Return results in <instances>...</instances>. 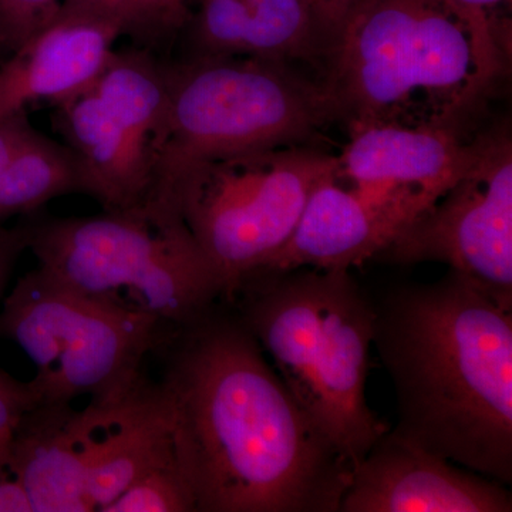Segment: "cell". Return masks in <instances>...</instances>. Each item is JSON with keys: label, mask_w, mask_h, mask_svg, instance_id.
<instances>
[{"label": "cell", "mask_w": 512, "mask_h": 512, "mask_svg": "<svg viewBox=\"0 0 512 512\" xmlns=\"http://www.w3.org/2000/svg\"><path fill=\"white\" fill-rule=\"evenodd\" d=\"M157 389L195 512H339L353 467L231 305L171 326Z\"/></svg>", "instance_id": "1"}, {"label": "cell", "mask_w": 512, "mask_h": 512, "mask_svg": "<svg viewBox=\"0 0 512 512\" xmlns=\"http://www.w3.org/2000/svg\"><path fill=\"white\" fill-rule=\"evenodd\" d=\"M396 392L397 434L512 483V312L464 276L393 289L373 332Z\"/></svg>", "instance_id": "2"}, {"label": "cell", "mask_w": 512, "mask_h": 512, "mask_svg": "<svg viewBox=\"0 0 512 512\" xmlns=\"http://www.w3.org/2000/svg\"><path fill=\"white\" fill-rule=\"evenodd\" d=\"M340 121L467 128L501 74L447 0H360L326 47Z\"/></svg>", "instance_id": "3"}, {"label": "cell", "mask_w": 512, "mask_h": 512, "mask_svg": "<svg viewBox=\"0 0 512 512\" xmlns=\"http://www.w3.org/2000/svg\"><path fill=\"white\" fill-rule=\"evenodd\" d=\"M229 305L316 429L355 468L387 427L366 402L375 303L349 271L254 272Z\"/></svg>", "instance_id": "4"}, {"label": "cell", "mask_w": 512, "mask_h": 512, "mask_svg": "<svg viewBox=\"0 0 512 512\" xmlns=\"http://www.w3.org/2000/svg\"><path fill=\"white\" fill-rule=\"evenodd\" d=\"M164 66L167 106L153 141V194L147 204L156 210L180 214L175 190L197 164L313 146L325 128L340 121L325 84L296 72L292 63L225 56L164 59Z\"/></svg>", "instance_id": "5"}, {"label": "cell", "mask_w": 512, "mask_h": 512, "mask_svg": "<svg viewBox=\"0 0 512 512\" xmlns=\"http://www.w3.org/2000/svg\"><path fill=\"white\" fill-rule=\"evenodd\" d=\"M20 218L37 266L97 301L180 326L222 299L220 276L181 215L143 207Z\"/></svg>", "instance_id": "6"}, {"label": "cell", "mask_w": 512, "mask_h": 512, "mask_svg": "<svg viewBox=\"0 0 512 512\" xmlns=\"http://www.w3.org/2000/svg\"><path fill=\"white\" fill-rule=\"evenodd\" d=\"M168 328L74 291L39 266L18 279L0 308V338L32 360L30 383L45 404L126 396L144 379V360Z\"/></svg>", "instance_id": "7"}, {"label": "cell", "mask_w": 512, "mask_h": 512, "mask_svg": "<svg viewBox=\"0 0 512 512\" xmlns=\"http://www.w3.org/2000/svg\"><path fill=\"white\" fill-rule=\"evenodd\" d=\"M338 168V156L292 146L188 170L175 190V207L220 276L222 301L284 247L313 190L338 178Z\"/></svg>", "instance_id": "8"}, {"label": "cell", "mask_w": 512, "mask_h": 512, "mask_svg": "<svg viewBox=\"0 0 512 512\" xmlns=\"http://www.w3.org/2000/svg\"><path fill=\"white\" fill-rule=\"evenodd\" d=\"M167 106L164 59L114 50L99 80L53 111L64 143L83 161L104 211L146 207L153 194V141Z\"/></svg>", "instance_id": "9"}, {"label": "cell", "mask_w": 512, "mask_h": 512, "mask_svg": "<svg viewBox=\"0 0 512 512\" xmlns=\"http://www.w3.org/2000/svg\"><path fill=\"white\" fill-rule=\"evenodd\" d=\"M473 161L450 190L376 256L443 262L512 312V140L508 123L474 134Z\"/></svg>", "instance_id": "10"}, {"label": "cell", "mask_w": 512, "mask_h": 512, "mask_svg": "<svg viewBox=\"0 0 512 512\" xmlns=\"http://www.w3.org/2000/svg\"><path fill=\"white\" fill-rule=\"evenodd\" d=\"M338 156V181L382 202H402L420 214L457 183L476 146L447 128L353 124Z\"/></svg>", "instance_id": "11"}, {"label": "cell", "mask_w": 512, "mask_h": 512, "mask_svg": "<svg viewBox=\"0 0 512 512\" xmlns=\"http://www.w3.org/2000/svg\"><path fill=\"white\" fill-rule=\"evenodd\" d=\"M504 484L424 450L394 430L352 471L339 512H511Z\"/></svg>", "instance_id": "12"}, {"label": "cell", "mask_w": 512, "mask_h": 512, "mask_svg": "<svg viewBox=\"0 0 512 512\" xmlns=\"http://www.w3.org/2000/svg\"><path fill=\"white\" fill-rule=\"evenodd\" d=\"M123 36L114 20L60 5L53 18L0 62V117L56 107L96 84Z\"/></svg>", "instance_id": "13"}, {"label": "cell", "mask_w": 512, "mask_h": 512, "mask_svg": "<svg viewBox=\"0 0 512 512\" xmlns=\"http://www.w3.org/2000/svg\"><path fill=\"white\" fill-rule=\"evenodd\" d=\"M419 215L409 205L372 200L340 187L338 178H326L313 190L284 247L254 272L349 271L376 258Z\"/></svg>", "instance_id": "14"}, {"label": "cell", "mask_w": 512, "mask_h": 512, "mask_svg": "<svg viewBox=\"0 0 512 512\" xmlns=\"http://www.w3.org/2000/svg\"><path fill=\"white\" fill-rule=\"evenodd\" d=\"M80 412L92 512H103L138 477L175 460L156 382L144 377L121 399L89 402Z\"/></svg>", "instance_id": "15"}, {"label": "cell", "mask_w": 512, "mask_h": 512, "mask_svg": "<svg viewBox=\"0 0 512 512\" xmlns=\"http://www.w3.org/2000/svg\"><path fill=\"white\" fill-rule=\"evenodd\" d=\"M180 35L181 59L252 56L322 67V43L306 0H200Z\"/></svg>", "instance_id": "16"}, {"label": "cell", "mask_w": 512, "mask_h": 512, "mask_svg": "<svg viewBox=\"0 0 512 512\" xmlns=\"http://www.w3.org/2000/svg\"><path fill=\"white\" fill-rule=\"evenodd\" d=\"M9 470L33 512H92L82 414L72 404L37 403L22 417L10 447Z\"/></svg>", "instance_id": "17"}, {"label": "cell", "mask_w": 512, "mask_h": 512, "mask_svg": "<svg viewBox=\"0 0 512 512\" xmlns=\"http://www.w3.org/2000/svg\"><path fill=\"white\" fill-rule=\"evenodd\" d=\"M72 194L93 197L83 161L66 143L52 140L32 124L0 171V224Z\"/></svg>", "instance_id": "18"}, {"label": "cell", "mask_w": 512, "mask_h": 512, "mask_svg": "<svg viewBox=\"0 0 512 512\" xmlns=\"http://www.w3.org/2000/svg\"><path fill=\"white\" fill-rule=\"evenodd\" d=\"M64 5L92 10L120 26L123 36L143 49H164L180 36L183 23L164 5L163 0H62Z\"/></svg>", "instance_id": "19"}, {"label": "cell", "mask_w": 512, "mask_h": 512, "mask_svg": "<svg viewBox=\"0 0 512 512\" xmlns=\"http://www.w3.org/2000/svg\"><path fill=\"white\" fill-rule=\"evenodd\" d=\"M103 512H195V508L177 460H173L138 477Z\"/></svg>", "instance_id": "20"}, {"label": "cell", "mask_w": 512, "mask_h": 512, "mask_svg": "<svg viewBox=\"0 0 512 512\" xmlns=\"http://www.w3.org/2000/svg\"><path fill=\"white\" fill-rule=\"evenodd\" d=\"M448 5L456 10L468 28L473 30L478 45L483 50L491 66L503 74L510 62L511 39L510 30L505 23L495 18L498 6L510 0H447Z\"/></svg>", "instance_id": "21"}, {"label": "cell", "mask_w": 512, "mask_h": 512, "mask_svg": "<svg viewBox=\"0 0 512 512\" xmlns=\"http://www.w3.org/2000/svg\"><path fill=\"white\" fill-rule=\"evenodd\" d=\"M62 0H0V36L9 55L42 28Z\"/></svg>", "instance_id": "22"}, {"label": "cell", "mask_w": 512, "mask_h": 512, "mask_svg": "<svg viewBox=\"0 0 512 512\" xmlns=\"http://www.w3.org/2000/svg\"><path fill=\"white\" fill-rule=\"evenodd\" d=\"M40 402L30 382H20L0 369V470H9L10 447L20 420Z\"/></svg>", "instance_id": "23"}, {"label": "cell", "mask_w": 512, "mask_h": 512, "mask_svg": "<svg viewBox=\"0 0 512 512\" xmlns=\"http://www.w3.org/2000/svg\"><path fill=\"white\" fill-rule=\"evenodd\" d=\"M306 2L311 9L313 23L325 55L326 47L338 35L343 22L360 0H306Z\"/></svg>", "instance_id": "24"}, {"label": "cell", "mask_w": 512, "mask_h": 512, "mask_svg": "<svg viewBox=\"0 0 512 512\" xmlns=\"http://www.w3.org/2000/svg\"><path fill=\"white\" fill-rule=\"evenodd\" d=\"M28 249V231L20 218L13 227L0 224V299L8 288L20 256Z\"/></svg>", "instance_id": "25"}, {"label": "cell", "mask_w": 512, "mask_h": 512, "mask_svg": "<svg viewBox=\"0 0 512 512\" xmlns=\"http://www.w3.org/2000/svg\"><path fill=\"white\" fill-rule=\"evenodd\" d=\"M30 126L32 123H30L28 111H18V113L0 117V171L15 153L16 147L19 146L20 140Z\"/></svg>", "instance_id": "26"}, {"label": "cell", "mask_w": 512, "mask_h": 512, "mask_svg": "<svg viewBox=\"0 0 512 512\" xmlns=\"http://www.w3.org/2000/svg\"><path fill=\"white\" fill-rule=\"evenodd\" d=\"M0 512H33L28 495L10 470H0Z\"/></svg>", "instance_id": "27"}, {"label": "cell", "mask_w": 512, "mask_h": 512, "mask_svg": "<svg viewBox=\"0 0 512 512\" xmlns=\"http://www.w3.org/2000/svg\"><path fill=\"white\" fill-rule=\"evenodd\" d=\"M164 5L167 6L168 10L183 23V28L185 23H187L188 18H190V12H188V2L190 0H163Z\"/></svg>", "instance_id": "28"}, {"label": "cell", "mask_w": 512, "mask_h": 512, "mask_svg": "<svg viewBox=\"0 0 512 512\" xmlns=\"http://www.w3.org/2000/svg\"><path fill=\"white\" fill-rule=\"evenodd\" d=\"M9 56L8 49H6L5 43H3L2 36H0V62L5 60Z\"/></svg>", "instance_id": "29"}]
</instances>
